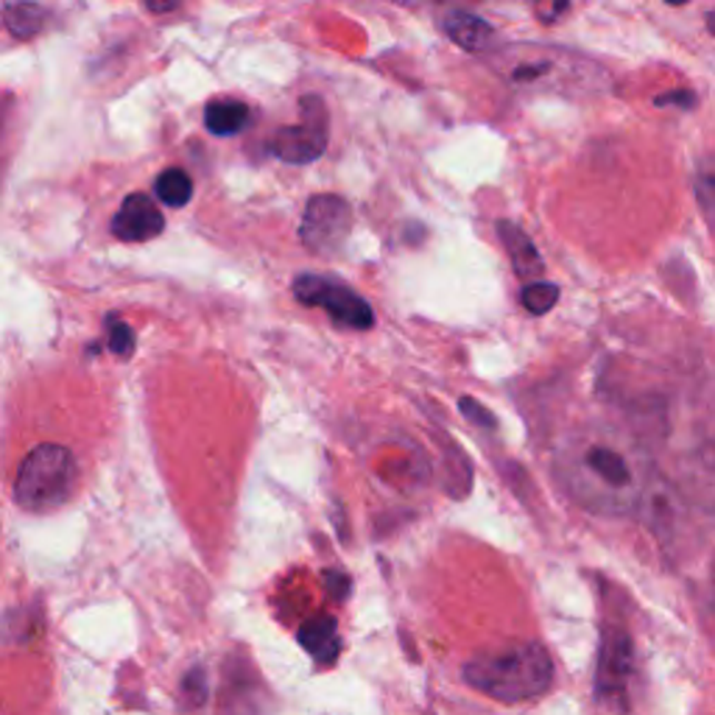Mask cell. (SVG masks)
Masks as SVG:
<instances>
[{"instance_id": "6da1fadb", "label": "cell", "mask_w": 715, "mask_h": 715, "mask_svg": "<svg viewBox=\"0 0 715 715\" xmlns=\"http://www.w3.org/2000/svg\"><path fill=\"white\" fill-rule=\"evenodd\" d=\"M556 478L582 509L602 517H624L643 504L652 469L632 436L595 425L562 441L556 450Z\"/></svg>"}, {"instance_id": "7a4b0ae2", "label": "cell", "mask_w": 715, "mask_h": 715, "mask_svg": "<svg viewBox=\"0 0 715 715\" xmlns=\"http://www.w3.org/2000/svg\"><path fill=\"white\" fill-rule=\"evenodd\" d=\"M464 679L484 696L515 704L548 691L554 682V663L539 643L517 640L475 654L464 665Z\"/></svg>"}, {"instance_id": "3957f363", "label": "cell", "mask_w": 715, "mask_h": 715, "mask_svg": "<svg viewBox=\"0 0 715 715\" xmlns=\"http://www.w3.org/2000/svg\"><path fill=\"white\" fill-rule=\"evenodd\" d=\"M79 481V464L62 445H40L23 458L14 481V500L20 509L46 515L68 504Z\"/></svg>"}, {"instance_id": "277c9868", "label": "cell", "mask_w": 715, "mask_h": 715, "mask_svg": "<svg viewBox=\"0 0 715 715\" xmlns=\"http://www.w3.org/2000/svg\"><path fill=\"white\" fill-rule=\"evenodd\" d=\"M291 291L302 305L325 308L330 314V319L338 321L341 327L369 330L375 325V314L367 299L361 294H355L349 286H344V282L330 280V277L299 275L294 280Z\"/></svg>"}, {"instance_id": "5b68a950", "label": "cell", "mask_w": 715, "mask_h": 715, "mask_svg": "<svg viewBox=\"0 0 715 715\" xmlns=\"http://www.w3.org/2000/svg\"><path fill=\"white\" fill-rule=\"evenodd\" d=\"M676 489L696 509L715 512V425L698 428L679 453Z\"/></svg>"}, {"instance_id": "8992f818", "label": "cell", "mask_w": 715, "mask_h": 715, "mask_svg": "<svg viewBox=\"0 0 715 715\" xmlns=\"http://www.w3.org/2000/svg\"><path fill=\"white\" fill-rule=\"evenodd\" d=\"M299 109H302V123L277 129L275 138L269 140V151L277 160L291 162V166H308L325 155L330 121H327L325 101L316 96L302 98Z\"/></svg>"}, {"instance_id": "52a82bcc", "label": "cell", "mask_w": 715, "mask_h": 715, "mask_svg": "<svg viewBox=\"0 0 715 715\" xmlns=\"http://www.w3.org/2000/svg\"><path fill=\"white\" fill-rule=\"evenodd\" d=\"M349 232H352V210L341 196L319 193L308 201L302 227H299V238L308 252L330 258L347 244Z\"/></svg>"}, {"instance_id": "ba28073f", "label": "cell", "mask_w": 715, "mask_h": 715, "mask_svg": "<svg viewBox=\"0 0 715 715\" xmlns=\"http://www.w3.org/2000/svg\"><path fill=\"white\" fill-rule=\"evenodd\" d=\"M112 235L118 241L143 244L157 238L166 229V218L157 201L146 193H129L118 212L112 216Z\"/></svg>"}, {"instance_id": "9c48e42d", "label": "cell", "mask_w": 715, "mask_h": 715, "mask_svg": "<svg viewBox=\"0 0 715 715\" xmlns=\"http://www.w3.org/2000/svg\"><path fill=\"white\" fill-rule=\"evenodd\" d=\"M629 676H632L629 635L618 629H609L602 646V663H598V696L607 698V702L624 704Z\"/></svg>"}, {"instance_id": "30bf717a", "label": "cell", "mask_w": 715, "mask_h": 715, "mask_svg": "<svg viewBox=\"0 0 715 715\" xmlns=\"http://www.w3.org/2000/svg\"><path fill=\"white\" fill-rule=\"evenodd\" d=\"M498 235H500V241H504L506 252H509L512 266H515V275L520 277V280H528V282L539 280L545 271V266H543V258H539L537 247L532 244V238H528V235L512 221H500Z\"/></svg>"}, {"instance_id": "8fae6325", "label": "cell", "mask_w": 715, "mask_h": 715, "mask_svg": "<svg viewBox=\"0 0 715 715\" xmlns=\"http://www.w3.org/2000/svg\"><path fill=\"white\" fill-rule=\"evenodd\" d=\"M445 34L456 42L461 51L481 53L487 48H493L495 31L489 29V23H484L481 18H475L469 12H447V18L441 20Z\"/></svg>"}, {"instance_id": "7c38bea8", "label": "cell", "mask_w": 715, "mask_h": 715, "mask_svg": "<svg viewBox=\"0 0 715 715\" xmlns=\"http://www.w3.org/2000/svg\"><path fill=\"white\" fill-rule=\"evenodd\" d=\"M299 643H302L305 652L310 654L319 663H332L341 652V643H338V629L336 620L321 615V618H310L299 626Z\"/></svg>"}, {"instance_id": "4fadbf2b", "label": "cell", "mask_w": 715, "mask_h": 715, "mask_svg": "<svg viewBox=\"0 0 715 715\" xmlns=\"http://www.w3.org/2000/svg\"><path fill=\"white\" fill-rule=\"evenodd\" d=\"M249 121H252V109L244 101H232V98L210 101L205 109V123L216 138H232V135L244 132Z\"/></svg>"}, {"instance_id": "5bb4252c", "label": "cell", "mask_w": 715, "mask_h": 715, "mask_svg": "<svg viewBox=\"0 0 715 715\" xmlns=\"http://www.w3.org/2000/svg\"><path fill=\"white\" fill-rule=\"evenodd\" d=\"M46 9L34 0H9L3 7V23H7L9 34L18 40H34L46 26Z\"/></svg>"}, {"instance_id": "9a60e30c", "label": "cell", "mask_w": 715, "mask_h": 715, "mask_svg": "<svg viewBox=\"0 0 715 715\" xmlns=\"http://www.w3.org/2000/svg\"><path fill=\"white\" fill-rule=\"evenodd\" d=\"M155 193L162 205L168 207H185L193 199V182L182 168H168L155 179Z\"/></svg>"}, {"instance_id": "2e32d148", "label": "cell", "mask_w": 715, "mask_h": 715, "mask_svg": "<svg viewBox=\"0 0 715 715\" xmlns=\"http://www.w3.org/2000/svg\"><path fill=\"white\" fill-rule=\"evenodd\" d=\"M520 299H523V305H526L528 314L543 316V314H548L556 302H559V286H554V282L534 280L523 288Z\"/></svg>"}, {"instance_id": "e0dca14e", "label": "cell", "mask_w": 715, "mask_h": 715, "mask_svg": "<svg viewBox=\"0 0 715 715\" xmlns=\"http://www.w3.org/2000/svg\"><path fill=\"white\" fill-rule=\"evenodd\" d=\"M182 696H185V702L190 704V707H199V704H205L207 679H205V671H201L199 665H196V668H190L188 674H185Z\"/></svg>"}, {"instance_id": "ac0fdd59", "label": "cell", "mask_w": 715, "mask_h": 715, "mask_svg": "<svg viewBox=\"0 0 715 715\" xmlns=\"http://www.w3.org/2000/svg\"><path fill=\"white\" fill-rule=\"evenodd\" d=\"M109 349L115 355H123V358L135 349V332L121 319H112V325H109Z\"/></svg>"}, {"instance_id": "d6986e66", "label": "cell", "mask_w": 715, "mask_h": 715, "mask_svg": "<svg viewBox=\"0 0 715 715\" xmlns=\"http://www.w3.org/2000/svg\"><path fill=\"white\" fill-rule=\"evenodd\" d=\"M698 199H702V207L713 210L715 207V166H702V173H698Z\"/></svg>"}, {"instance_id": "ffe728a7", "label": "cell", "mask_w": 715, "mask_h": 715, "mask_svg": "<svg viewBox=\"0 0 715 715\" xmlns=\"http://www.w3.org/2000/svg\"><path fill=\"white\" fill-rule=\"evenodd\" d=\"M458 406H461V411H464V417L467 419H473L475 425H481V428H495V419H493V414L487 411V408L481 406V403H475V400H467V397H464L461 403H458Z\"/></svg>"}, {"instance_id": "44dd1931", "label": "cell", "mask_w": 715, "mask_h": 715, "mask_svg": "<svg viewBox=\"0 0 715 715\" xmlns=\"http://www.w3.org/2000/svg\"><path fill=\"white\" fill-rule=\"evenodd\" d=\"M659 107H665V103H679V107H696V96H691V92H671V96H663L657 98Z\"/></svg>"}, {"instance_id": "7402d4cb", "label": "cell", "mask_w": 715, "mask_h": 715, "mask_svg": "<svg viewBox=\"0 0 715 715\" xmlns=\"http://www.w3.org/2000/svg\"><path fill=\"white\" fill-rule=\"evenodd\" d=\"M179 3H182V0H146V7H149V12H155V14L173 12V9H177Z\"/></svg>"}, {"instance_id": "603a6c76", "label": "cell", "mask_w": 715, "mask_h": 715, "mask_svg": "<svg viewBox=\"0 0 715 715\" xmlns=\"http://www.w3.org/2000/svg\"><path fill=\"white\" fill-rule=\"evenodd\" d=\"M707 29L713 31V37H715V9H713V12L707 14Z\"/></svg>"}, {"instance_id": "cb8c5ba5", "label": "cell", "mask_w": 715, "mask_h": 715, "mask_svg": "<svg viewBox=\"0 0 715 715\" xmlns=\"http://www.w3.org/2000/svg\"><path fill=\"white\" fill-rule=\"evenodd\" d=\"M665 3H671V7H682V3H687V0H665Z\"/></svg>"}, {"instance_id": "d4e9b609", "label": "cell", "mask_w": 715, "mask_h": 715, "mask_svg": "<svg viewBox=\"0 0 715 715\" xmlns=\"http://www.w3.org/2000/svg\"><path fill=\"white\" fill-rule=\"evenodd\" d=\"M713 589H715V562H713Z\"/></svg>"}]
</instances>
